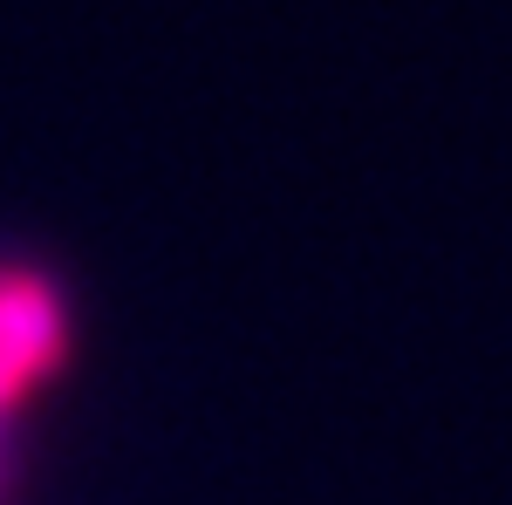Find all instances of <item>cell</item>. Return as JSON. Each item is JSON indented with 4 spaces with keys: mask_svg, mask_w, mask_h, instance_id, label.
Segmentation results:
<instances>
[{
    "mask_svg": "<svg viewBox=\"0 0 512 505\" xmlns=\"http://www.w3.org/2000/svg\"><path fill=\"white\" fill-rule=\"evenodd\" d=\"M62 349H69V321L55 287L41 273L0 267V410L21 403L62 362Z\"/></svg>",
    "mask_w": 512,
    "mask_h": 505,
    "instance_id": "1",
    "label": "cell"
}]
</instances>
